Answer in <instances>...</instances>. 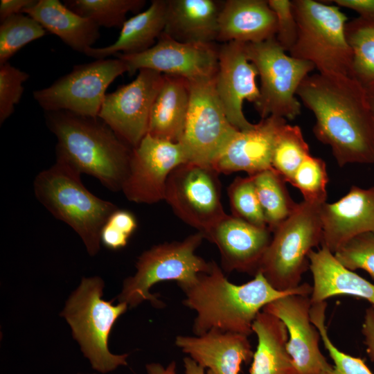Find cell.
Masks as SVG:
<instances>
[{
  "instance_id": "20",
  "label": "cell",
  "mask_w": 374,
  "mask_h": 374,
  "mask_svg": "<svg viewBox=\"0 0 374 374\" xmlns=\"http://www.w3.org/2000/svg\"><path fill=\"white\" fill-rule=\"evenodd\" d=\"M286 119L270 116L247 130H238L213 166L220 172L243 171L253 175L271 168L277 134Z\"/></svg>"
},
{
  "instance_id": "12",
  "label": "cell",
  "mask_w": 374,
  "mask_h": 374,
  "mask_svg": "<svg viewBox=\"0 0 374 374\" xmlns=\"http://www.w3.org/2000/svg\"><path fill=\"white\" fill-rule=\"evenodd\" d=\"M190 84V104L181 138L189 161L213 166L238 131L217 95L214 78Z\"/></svg>"
},
{
  "instance_id": "7",
  "label": "cell",
  "mask_w": 374,
  "mask_h": 374,
  "mask_svg": "<svg viewBox=\"0 0 374 374\" xmlns=\"http://www.w3.org/2000/svg\"><path fill=\"white\" fill-rule=\"evenodd\" d=\"M103 287L104 282L100 277L83 278L66 301L61 316L71 326L73 338L92 368L105 373L127 364L128 355L110 353L108 341L115 322L128 305L121 302L114 305V299L103 300Z\"/></svg>"
},
{
  "instance_id": "10",
  "label": "cell",
  "mask_w": 374,
  "mask_h": 374,
  "mask_svg": "<svg viewBox=\"0 0 374 374\" xmlns=\"http://www.w3.org/2000/svg\"><path fill=\"white\" fill-rule=\"evenodd\" d=\"M220 174L213 166L188 161L172 171L166 185L163 200L178 218L204 238L227 215Z\"/></svg>"
},
{
  "instance_id": "43",
  "label": "cell",
  "mask_w": 374,
  "mask_h": 374,
  "mask_svg": "<svg viewBox=\"0 0 374 374\" xmlns=\"http://www.w3.org/2000/svg\"><path fill=\"white\" fill-rule=\"evenodd\" d=\"M332 2L355 11L361 17L374 19V0H334Z\"/></svg>"
},
{
  "instance_id": "13",
  "label": "cell",
  "mask_w": 374,
  "mask_h": 374,
  "mask_svg": "<svg viewBox=\"0 0 374 374\" xmlns=\"http://www.w3.org/2000/svg\"><path fill=\"white\" fill-rule=\"evenodd\" d=\"M189 161L184 146L147 134L132 148L121 191L137 204H153L164 199L168 178L178 166Z\"/></svg>"
},
{
  "instance_id": "40",
  "label": "cell",
  "mask_w": 374,
  "mask_h": 374,
  "mask_svg": "<svg viewBox=\"0 0 374 374\" xmlns=\"http://www.w3.org/2000/svg\"><path fill=\"white\" fill-rule=\"evenodd\" d=\"M106 222L130 238L138 226L136 217L132 212L118 208L109 215Z\"/></svg>"
},
{
  "instance_id": "5",
  "label": "cell",
  "mask_w": 374,
  "mask_h": 374,
  "mask_svg": "<svg viewBox=\"0 0 374 374\" xmlns=\"http://www.w3.org/2000/svg\"><path fill=\"white\" fill-rule=\"evenodd\" d=\"M292 3L298 34L290 55L312 63L318 73L353 77L344 13L337 6L314 0Z\"/></svg>"
},
{
  "instance_id": "21",
  "label": "cell",
  "mask_w": 374,
  "mask_h": 374,
  "mask_svg": "<svg viewBox=\"0 0 374 374\" xmlns=\"http://www.w3.org/2000/svg\"><path fill=\"white\" fill-rule=\"evenodd\" d=\"M175 344L214 374H239L242 364L253 356L248 336L239 333L211 330L202 335H178Z\"/></svg>"
},
{
  "instance_id": "38",
  "label": "cell",
  "mask_w": 374,
  "mask_h": 374,
  "mask_svg": "<svg viewBox=\"0 0 374 374\" xmlns=\"http://www.w3.org/2000/svg\"><path fill=\"white\" fill-rule=\"evenodd\" d=\"M29 74L12 66L8 62L0 64V124L14 112L21 98L23 84Z\"/></svg>"
},
{
  "instance_id": "35",
  "label": "cell",
  "mask_w": 374,
  "mask_h": 374,
  "mask_svg": "<svg viewBox=\"0 0 374 374\" xmlns=\"http://www.w3.org/2000/svg\"><path fill=\"white\" fill-rule=\"evenodd\" d=\"M227 194L233 216L267 227L251 176L235 177L228 186Z\"/></svg>"
},
{
  "instance_id": "27",
  "label": "cell",
  "mask_w": 374,
  "mask_h": 374,
  "mask_svg": "<svg viewBox=\"0 0 374 374\" xmlns=\"http://www.w3.org/2000/svg\"><path fill=\"white\" fill-rule=\"evenodd\" d=\"M190 94L188 80L179 76L163 75L152 107L147 134L158 139L178 142L185 127Z\"/></svg>"
},
{
  "instance_id": "4",
  "label": "cell",
  "mask_w": 374,
  "mask_h": 374,
  "mask_svg": "<svg viewBox=\"0 0 374 374\" xmlns=\"http://www.w3.org/2000/svg\"><path fill=\"white\" fill-rule=\"evenodd\" d=\"M33 189L46 209L78 233L89 254H97L101 229L117 206L93 195L83 184L80 172L57 159L36 175Z\"/></svg>"
},
{
  "instance_id": "11",
  "label": "cell",
  "mask_w": 374,
  "mask_h": 374,
  "mask_svg": "<svg viewBox=\"0 0 374 374\" xmlns=\"http://www.w3.org/2000/svg\"><path fill=\"white\" fill-rule=\"evenodd\" d=\"M125 72V62L118 57L77 64L51 85L35 91L33 98L45 112L98 118L107 88Z\"/></svg>"
},
{
  "instance_id": "15",
  "label": "cell",
  "mask_w": 374,
  "mask_h": 374,
  "mask_svg": "<svg viewBox=\"0 0 374 374\" xmlns=\"http://www.w3.org/2000/svg\"><path fill=\"white\" fill-rule=\"evenodd\" d=\"M115 56L125 62L130 75L148 69L194 82L215 78L218 46L180 42L163 33L153 46L143 52Z\"/></svg>"
},
{
  "instance_id": "23",
  "label": "cell",
  "mask_w": 374,
  "mask_h": 374,
  "mask_svg": "<svg viewBox=\"0 0 374 374\" xmlns=\"http://www.w3.org/2000/svg\"><path fill=\"white\" fill-rule=\"evenodd\" d=\"M308 258L313 278L312 303L348 295L366 300L374 308V284L344 267L328 249L312 250Z\"/></svg>"
},
{
  "instance_id": "39",
  "label": "cell",
  "mask_w": 374,
  "mask_h": 374,
  "mask_svg": "<svg viewBox=\"0 0 374 374\" xmlns=\"http://www.w3.org/2000/svg\"><path fill=\"white\" fill-rule=\"evenodd\" d=\"M268 3L276 17V39L286 52H290L296 41L298 34L292 1L268 0Z\"/></svg>"
},
{
  "instance_id": "25",
  "label": "cell",
  "mask_w": 374,
  "mask_h": 374,
  "mask_svg": "<svg viewBox=\"0 0 374 374\" xmlns=\"http://www.w3.org/2000/svg\"><path fill=\"white\" fill-rule=\"evenodd\" d=\"M168 0H153L149 7L123 23L118 39L104 47H91L85 55L96 60L122 54H135L153 46L166 24Z\"/></svg>"
},
{
  "instance_id": "47",
  "label": "cell",
  "mask_w": 374,
  "mask_h": 374,
  "mask_svg": "<svg viewBox=\"0 0 374 374\" xmlns=\"http://www.w3.org/2000/svg\"><path fill=\"white\" fill-rule=\"evenodd\" d=\"M374 127V90L367 92Z\"/></svg>"
},
{
  "instance_id": "31",
  "label": "cell",
  "mask_w": 374,
  "mask_h": 374,
  "mask_svg": "<svg viewBox=\"0 0 374 374\" xmlns=\"http://www.w3.org/2000/svg\"><path fill=\"white\" fill-rule=\"evenodd\" d=\"M144 0H67L64 4L96 25L121 28L128 12H138L145 5Z\"/></svg>"
},
{
  "instance_id": "16",
  "label": "cell",
  "mask_w": 374,
  "mask_h": 374,
  "mask_svg": "<svg viewBox=\"0 0 374 374\" xmlns=\"http://www.w3.org/2000/svg\"><path fill=\"white\" fill-rule=\"evenodd\" d=\"M258 75L256 67L248 59L244 43L229 42L218 46L215 88L227 118L238 130L254 126L244 116L242 109L244 100L253 105L259 100Z\"/></svg>"
},
{
  "instance_id": "17",
  "label": "cell",
  "mask_w": 374,
  "mask_h": 374,
  "mask_svg": "<svg viewBox=\"0 0 374 374\" xmlns=\"http://www.w3.org/2000/svg\"><path fill=\"white\" fill-rule=\"evenodd\" d=\"M312 304L310 295L292 294L268 303L262 309L286 326L287 350L297 374H323L332 368L319 348L321 336L310 319Z\"/></svg>"
},
{
  "instance_id": "45",
  "label": "cell",
  "mask_w": 374,
  "mask_h": 374,
  "mask_svg": "<svg viewBox=\"0 0 374 374\" xmlns=\"http://www.w3.org/2000/svg\"><path fill=\"white\" fill-rule=\"evenodd\" d=\"M148 374H177L176 362L172 361L166 368L159 363H151L146 365Z\"/></svg>"
},
{
  "instance_id": "30",
  "label": "cell",
  "mask_w": 374,
  "mask_h": 374,
  "mask_svg": "<svg viewBox=\"0 0 374 374\" xmlns=\"http://www.w3.org/2000/svg\"><path fill=\"white\" fill-rule=\"evenodd\" d=\"M346 37L353 55V78L366 92L374 90V19L361 17L346 24Z\"/></svg>"
},
{
  "instance_id": "14",
  "label": "cell",
  "mask_w": 374,
  "mask_h": 374,
  "mask_svg": "<svg viewBox=\"0 0 374 374\" xmlns=\"http://www.w3.org/2000/svg\"><path fill=\"white\" fill-rule=\"evenodd\" d=\"M163 79L159 72L141 69L132 82L105 97L98 118L132 148L148 133L152 107Z\"/></svg>"
},
{
  "instance_id": "1",
  "label": "cell",
  "mask_w": 374,
  "mask_h": 374,
  "mask_svg": "<svg viewBox=\"0 0 374 374\" xmlns=\"http://www.w3.org/2000/svg\"><path fill=\"white\" fill-rule=\"evenodd\" d=\"M296 96L316 118L315 137L330 147L340 167L374 163V127L368 94L353 77L310 74Z\"/></svg>"
},
{
  "instance_id": "26",
  "label": "cell",
  "mask_w": 374,
  "mask_h": 374,
  "mask_svg": "<svg viewBox=\"0 0 374 374\" xmlns=\"http://www.w3.org/2000/svg\"><path fill=\"white\" fill-rule=\"evenodd\" d=\"M22 13L37 21L74 51L84 53L100 37L99 26L59 0H38Z\"/></svg>"
},
{
  "instance_id": "18",
  "label": "cell",
  "mask_w": 374,
  "mask_h": 374,
  "mask_svg": "<svg viewBox=\"0 0 374 374\" xmlns=\"http://www.w3.org/2000/svg\"><path fill=\"white\" fill-rule=\"evenodd\" d=\"M268 227L226 215L205 237L217 247L222 269L255 276L271 242Z\"/></svg>"
},
{
  "instance_id": "22",
  "label": "cell",
  "mask_w": 374,
  "mask_h": 374,
  "mask_svg": "<svg viewBox=\"0 0 374 374\" xmlns=\"http://www.w3.org/2000/svg\"><path fill=\"white\" fill-rule=\"evenodd\" d=\"M276 17L268 0L223 1L217 42L259 43L276 37Z\"/></svg>"
},
{
  "instance_id": "3",
  "label": "cell",
  "mask_w": 374,
  "mask_h": 374,
  "mask_svg": "<svg viewBox=\"0 0 374 374\" xmlns=\"http://www.w3.org/2000/svg\"><path fill=\"white\" fill-rule=\"evenodd\" d=\"M45 113L47 127L57 139V159L110 190L121 191L132 148L98 118L64 111Z\"/></svg>"
},
{
  "instance_id": "2",
  "label": "cell",
  "mask_w": 374,
  "mask_h": 374,
  "mask_svg": "<svg viewBox=\"0 0 374 374\" xmlns=\"http://www.w3.org/2000/svg\"><path fill=\"white\" fill-rule=\"evenodd\" d=\"M182 291L183 304L196 314L192 328L195 335L216 330L249 337L256 316L265 305L292 294L310 295L312 286L303 283L293 290L280 291L260 271L252 280L235 285L212 261L211 270L200 274L195 283Z\"/></svg>"
},
{
  "instance_id": "42",
  "label": "cell",
  "mask_w": 374,
  "mask_h": 374,
  "mask_svg": "<svg viewBox=\"0 0 374 374\" xmlns=\"http://www.w3.org/2000/svg\"><path fill=\"white\" fill-rule=\"evenodd\" d=\"M362 332L366 346V353L370 359L374 362V308L370 307L365 311Z\"/></svg>"
},
{
  "instance_id": "32",
  "label": "cell",
  "mask_w": 374,
  "mask_h": 374,
  "mask_svg": "<svg viewBox=\"0 0 374 374\" xmlns=\"http://www.w3.org/2000/svg\"><path fill=\"white\" fill-rule=\"evenodd\" d=\"M310 154L308 143L298 125L284 124L278 131L272 154L271 167L290 181L301 163Z\"/></svg>"
},
{
  "instance_id": "34",
  "label": "cell",
  "mask_w": 374,
  "mask_h": 374,
  "mask_svg": "<svg viewBox=\"0 0 374 374\" xmlns=\"http://www.w3.org/2000/svg\"><path fill=\"white\" fill-rule=\"evenodd\" d=\"M326 301L312 303L310 309L312 323L318 329L323 344L334 362L332 368L323 374H373L364 360L348 355L338 349L330 340L326 326Z\"/></svg>"
},
{
  "instance_id": "8",
  "label": "cell",
  "mask_w": 374,
  "mask_h": 374,
  "mask_svg": "<svg viewBox=\"0 0 374 374\" xmlns=\"http://www.w3.org/2000/svg\"><path fill=\"white\" fill-rule=\"evenodd\" d=\"M323 204L303 200L272 232L259 271L276 290H290L301 285L309 268V254L321 244Z\"/></svg>"
},
{
  "instance_id": "44",
  "label": "cell",
  "mask_w": 374,
  "mask_h": 374,
  "mask_svg": "<svg viewBox=\"0 0 374 374\" xmlns=\"http://www.w3.org/2000/svg\"><path fill=\"white\" fill-rule=\"evenodd\" d=\"M35 1V0H1L0 3L1 21L13 15L22 13L25 8L33 5Z\"/></svg>"
},
{
  "instance_id": "19",
  "label": "cell",
  "mask_w": 374,
  "mask_h": 374,
  "mask_svg": "<svg viewBox=\"0 0 374 374\" xmlns=\"http://www.w3.org/2000/svg\"><path fill=\"white\" fill-rule=\"evenodd\" d=\"M321 247L335 253L354 237L374 232V187L353 186L333 203L321 207Z\"/></svg>"
},
{
  "instance_id": "9",
  "label": "cell",
  "mask_w": 374,
  "mask_h": 374,
  "mask_svg": "<svg viewBox=\"0 0 374 374\" xmlns=\"http://www.w3.org/2000/svg\"><path fill=\"white\" fill-rule=\"evenodd\" d=\"M245 48L260 79V98L254 107L261 119L270 116L295 119L301 112L297 90L314 65L287 55L276 37L245 44Z\"/></svg>"
},
{
  "instance_id": "36",
  "label": "cell",
  "mask_w": 374,
  "mask_h": 374,
  "mask_svg": "<svg viewBox=\"0 0 374 374\" xmlns=\"http://www.w3.org/2000/svg\"><path fill=\"white\" fill-rule=\"evenodd\" d=\"M328 176L325 161L310 155L299 166L290 183L301 193L303 200L325 203Z\"/></svg>"
},
{
  "instance_id": "24",
  "label": "cell",
  "mask_w": 374,
  "mask_h": 374,
  "mask_svg": "<svg viewBox=\"0 0 374 374\" xmlns=\"http://www.w3.org/2000/svg\"><path fill=\"white\" fill-rule=\"evenodd\" d=\"M223 1L168 0L163 34L180 42L215 44Z\"/></svg>"
},
{
  "instance_id": "28",
  "label": "cell",
  "mask_w": 374,
  "mask_h": 374,
  "mask_svg": "<svg viewBox=\"0 0 374 374\" xmlns=\"http://www.w3.org/2000/svg\"><path fill=\"white\" fill-rule=\"evenodd\" d=\"M252 331L258 344L249 374H297L287 350L288 332L282 321L262 310L253 323Z\"/></svg>"
},
{
  "instance_id": "29",
  "label": "cell",
  "mask_w": 374,
  "mask_h": 374,
  "mask_svg": "<svg viewBox=\"0 0 374 374\" xmlns=\"http://www.w3.org/2000/svg\"><path fill=\"white\" fill-rule=\"evenodd\" d=\"M249 176L253 179L267 226L273 232L292 215L298 203L290 195L286 181L272 168Z\"/></svg>"
},
{
  "instance_id": "41",
  "label": "cell",
  "mask_w": 374,
  "mask_h": 374,
  "mask_svg": "<svg viewBox=\"0 0 374 374\" xmlns=\"http://www.w3.org/2000/svg\"><path fill=\"white\" fill-rule=\"evenodd\" d=\"M129 237L105 223L100 231V242L107 249L118 250L125 247Z\"/></svg>"
},
{
  "instance_id": "33",
  "label": "cell",
  "mask_w": 374,
  "mask_h": 374,
  "mask_svg": "<svg viewBox=\"0 0 374 374\" xmlns=\"http://www.w3.org/2000/svg\"><path fill=\"white\" fill-rule=\"evenodd\" d=\"M46 30L24 13L10 17L0 25V64L8 62L28 43L46 35Z\"/></svg>"
},
{
  "instance_id": "6",
  "label": "cell",
  "mask_w": 374,
  "mask_h": 374,
  "mask_svg": "<svg viewBox=\"0 0 374 374\" xmlns=\"http://www.w3.org/2000/svg\"><path fill=\"white\" fill-rule=\"evenodd\" d=\"M204 239V235L197 231L182 240L161 243L143 252L136 263L135 274L123 282L119 302L134 308L150 301L153 306L163 308L157 295L150 292L154 285L172 280L184 290L195 283L200 274L211 270L212 261L195 253Z\"/></svg>"
},
{
  "instance_id": "37",
  "label": "cell",
  "mask_w": 374,
  "mask_h": 374,
  "mask_svg": "<svg viewBox=\"0 0 374 374\" xmlns=\"http://www.w3.org/2000/svg\"><path fill=\"white\" fill-rule=\"evenodd\" d=\"M336 259L346 268L362 269L374 280V232L357 235L335 253Z\"/></svg>"
},
{
  "instance_id": "46",
  "label": "cell",
  "mask_w": 374,
  "mask_h": 374,
  "mask_svg": "<svg viewBox=\"0 0 374 374\" xmlns=\"http://www.w3.org/2000/svg\"><path fill=\"white\" fill-rule=\"evenodd\" d=\"M184 374H214L211 371L205 372V368L197 364L190 357L184 358Z\"/></svg>"
}]
</instances>
